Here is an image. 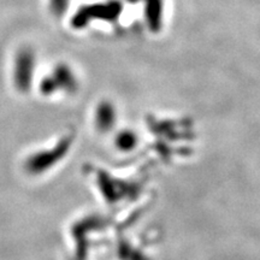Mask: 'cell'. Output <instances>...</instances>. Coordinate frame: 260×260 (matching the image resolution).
I'll list each match as a JSON object with an SVG mask.
<instances>
[{
	"instance_id": "6da1fadb",
	"label": "cell",
	"mask_w": 260,
	"mask_h": 260,
	"mask_svg": "<svg viewBox=\"0 0 260 260\" xmlns=\"http://www.w3.org/2000/svg\"><path fill=\"white\" fill-rule=\"evenodd\" d=\"M34 71V57L30 52L22 51L16 60L15 80L16 84L21 90H27L30 86Z\"/></svg>"
}]
</instances>
